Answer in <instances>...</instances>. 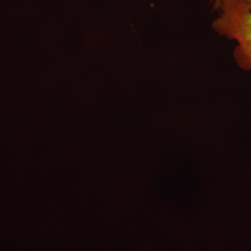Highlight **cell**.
Listing matches in <instances>:
<instances>
[{
	"label": "cell",
	"mask_w": 251,
	"mask_h": 251,
	"mask_svg": "<svg viewBox=\"0 0 251 251\" xmlns=\"http://www.w3.org/2000/svg\"><path fill=\"white\" fill-rule=\"evenodd\" d=\"M212 28L219 36L236 42L233 59L245 71H251V7L247 0H220Z\"/></svg>",
	"instance_id": "1"
},
{
	"label": "cell",
	"mask_w": 251,
	"mask_h": 251,
	"mask_svg": "<svg viewBox=\"0 0 251 251\" xmlns=\"http://www.w3.org/2000/svg\"><path fill=\"white\" fill-rule=\"evenodd\" d=\"M210 1V3L213 5V8L214 9H216V7H217V5H218V3H219V1L220 0H209ZM248 1V3L250 4V6L251 7V0H247Z\"/></svg>",
	"instance_id": "2"
}]
</instances>
